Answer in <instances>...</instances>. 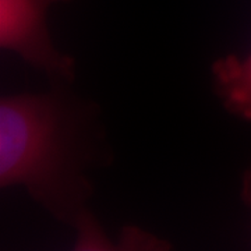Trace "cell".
<instances>
[{"instance_id":"6da1fadb","label":"cell","mask_w":251,"mask_h":251,"mask_svg":"<svg viewBox=\"0 0 251 251\" xmlns=\"http://www.w3.org/2000/svg\"><path fill=\"white\" fill-rule=\"evenodd\" d=\"M94 112L66 91L0 99V187H23L77 233L82 249L109 242L92 215L85 171L95 156Z\"/></svg>"},{"instance_id":"277c9868","label":"cell","mask_w":251,"mask_h":251,"mask_svg":"<svg viewBox=\"0 0 251 251\" xmlns=\"http://www.w3.org/2000/svg\"><path fill=\"white\" fill-rule=\"evenodd\" d=\"M240 196L243 202L250 208L251 211V163L250 166L244 171L242 176V187H240Z\"/></svg>"},{"instance_id":"3957f363","label":"cell","mask_w":251,"mask_h":251,"mask_svg":"<svg viewBox=\"0 0 251 251\" xmlns=\"http://www.w3.org/2000/svg\"><path fill=\"white\" fill-rule=\"evenodd\" d=\"M211 72L214 91L225 110L251 123V50L218 59Z\"/></svg>"},{"instance_id":"7a4b0ae2","label":"cell","mask_w":251,"mask_h":251,"mask_svg":"<svg viewBox=\"0 0 251 251\" xmlns=\"http://www.w3.org/2000/svg\"><path fill=\"white\" fill-rule=\"evenodd\" d=\"M72 0H0V48L44 72L56 82L75 77V62L60 52L48 29V11Z\"/></svg>"}]
</instances>
